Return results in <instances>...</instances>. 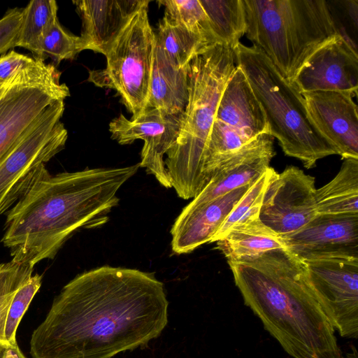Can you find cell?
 <instances>
[{
  "label": "cell",
  "instance_id": "cell-1",
  "mask_svg": "<svg viewBox=\"0 0 358 358\" xmlns=\"http://www.w3.org/2000/svg\"><path fill=\"white\" fill-rule=\"evenodd\" d=\"M164 284L153 273L102 266L62 289L34 330L31 358H111L146 346L168 322Z\"/></svg>",
  "mask_w": 358,
  "mask_h": 358
},
{
  "label": "cell",
  "instance_id": "cell-2",
  "mask_svg": "<svg viewBox=\"0 0 358 358\" xmlns=\"http://www.w3.org/2000/svg\"><path fill=\"white\" fill-rule=\"evenodd\" d=\"M140 164L50 175L46 169L7 212L1 242L12 261L34 266L53 259L78 229L107 222L117 192Z\"/></svg>",
  "mask_w": 358,
  "mask_h": 358
},
{
  "label": "cell",
  "instance_id": "cell-3",
  "mask_svg": "<svg viewBox=\"0 0 358 358\" xmlns=\"http://www.w3.org/2000/svg\"><path fill=\"white\" fill-rule=\"evenodd\" d=\"M245 305L293 358H340L335 329L312 290L304 262L286 249L228 262Z\"/></svg>",
  "mask_w": 358,
  "mask_h": 358
},
{
  "label": "cell",
  "instance_id": "cell-4",
  "mask_svg": "<svg viewBox=\"0 0 358 358\" xmlns=\"http://www.w3.org/2000/svg\"><path fill=\"white\" fill-rule=\"evenodd\" d=\"M235 64L234 50L218 43L197 54L187 65L188 103L177 138L164 159L171 188L183 199L199 193L202 154Z\"/></svg>",
  "mask_w": 358,
  "mask_h": 358
},
{
  "label": "cell",
  "instance_id": "cell-5",
  "mask_svg": "<svg viewBox=\"0 0 358 358\" xmlns=\"http://www.w3.org/2000/svg\"><path fill=\"white\" fill-rule=\"evenodd\" d=\"M247 38L292 83L309 57L338 36L326 0H242Z\"/></svg>",
  "mask_w": 358,
  "mask_h": 358
},
{
  "label": "cell",
  "instance_id": "cell-6",
  "mask_svg": "<svg viewBox=\"0 0 358 358\" xmlns=\"http://www.w3.org/2000/svg\"><path fill=\"white\" fill-rule=\"evenodd\" d=\"M234 52L236 66L245 73L264 112L268 134L286 155L310 169L319 159L338 155L313 123L301 93L259 48L240 42Z\"/></svg>",
  "mask_w": 358,
  "mask_h": 358
},
{
  "label": "cell",
  "instance_id": "cell-7",
  "mask_svg": "<svg viewBox=\"0 0 358 358\" xmlns=\"http://www.w3.org/2000/svg\"><path fill=\"white\" fill-rule=\"evenodd\" d=\"M148 1L130 19L105 55L104 69L90 71L88 81L115 90L132 114L141 115L147 105L155 34L149 22Z\"/></svg>",
  "mask_w": 358,
  "mask_h": 358
},
{
  "label": "cell",
  "instance_id": "cell-8",
  "mask_svg": "<svg viewBox=\"0 0 358 358\" xmlns=\"http://www.w3.org/2000/svg\"><path fill=\"white\" fill-rule=\"evenodd\" d=\"M53 64L36 62L0 85V161L41 122L52 103L70 96Z\"/></svg>",
  "mask_w": 358,
  "mask_h": 358
},
{
  "label": "cell",
  "instance_id": "cell-9",
  "mask_svg": "<svg viewBox=\"0 0 358 358\" xmlns=\"http://www.w3.org/2000/svg\"><path fill=\"white\" fill-rule=\"evenodd\" d=\"M64 101L48 106L38 125L0 161V215L8 211L46 170L66 145L68 132L61 119Z\"/></svg>",
  "mask_w": 358,
  "mask_h": 358
},
{
  "label": "cell",
  "instance_id": "cell-10",
  "mask_svg": "<svg viewBox=\"0 0 358 358\" xmlns=\"http://www.w3.org/2000/svg\"><path fill=\"white\" fill-rule=\"evenodd\" d=\"M310 286L329 321L345 338L358 337V259L304 262Z\"/></svg>",
  "mask_w": 358,
  "mask_h": 358
},
{
  "label": "cell",
  "instance_id": "cell-11",
  "mask_svg": "<svg viewBox=\"0 0 358 358\" xmlns=\"http://www.w3.org/2000/svg\"><path fill=\"white\" fill-rule=\"evenodd\" d=\"M315 178L294 166L276 171L264 192L259 220L278 235L303 227L317 213Z\"/></svg>",
  "mask_w": 358,
  "mask_h": 358
},
{
  "label": "cell",
  "instance_id": "cell-12",
  "mask_svg": "<svg viewBox=\"0 0 358 358\" xmlns=\"http://www.w3.org/2000/svg\"><path fill=\"white\" fill-rule=\"evenodd\" d=\"M182 115L150 109L134 120H128L120 114L109 123V131L111 138L121 145L143 140L140 167L145 168L147 173L154 176L162 186L171 188L164 156L177 138Z\"/></svg>",
  "mask_w": 358,
  "mask_h": 358
},
{
  "label": "cell",
  "instance_id": "cell-13",
  "mask_svg": "<svg viewBox=\"0 0 358 358\" xmlns=\"http://www.w3.org/2000/svg\"><path fill=\"white\" fill-rule=\"evenodd\" d=\"M280 237L285 248L303 262L358 259V214H317L301 229Z\"/></svg>",
  "mask_w": 358,
  "mask_h": 358
},
{
  "label": "cell",
  "instance_id": "cell-14",
  "mask_svg": "<svg viewBox=\"0 0 358 358\" xmlns=\"http://www.w3.org/2000/svg\"><path fill=\"white\" fill-rule=\"evenodd\" d=\"M275 155L273 137L263 134L222 159L213 168L203 190L186 206L196 207L256 181Z\"/></svg>",
  "mask_w": 358,
  "mask_h": 358
},
{
  "label": "cell",
  "instance_id": "cell-15",
  "mask_svg": "<svg viewBox=\"0 0 358 358\" xmlns=\"http://www.w3.org/2000/svg\"><path fill=\"white\" fill-rule=\"evenodd\" d=\"M301 93L345 91L358 94V53L339 36L319 48L292 82Z\"/></svg>",
  "mask_w": 358,
  "mask_h": 358
},
{
  "label": "cell",
  "instance_id": "cell-16",
  "mask_svg": "<svg viewBox=\"0 0 358 358\" xmlns=\"http://www.w3.org/2000/svg\"><path fill=\"white\" fill-rule=\"evenodd\" d=\"M308 115L342 159L358 158V108L354 94L345 91L301 93Z\"/></svg>",
  "mask_w": 358,
  "mask_h": 358
},
{
  "label": "cell",
  "instance_id": "cell-17",
  "mask_svg": "<svg viewBox=\"0 0 358 358\" xmlns=\"http://www.w3.org/2000/svg\"><path fill=\"white\" fill-rule=\"evenodd\" d=\"M252 184L236 188L202 205L185 206L171 229L172 250L178 255L189 253L210 243Z\"/></svg>",
  "mask_w": 358,
  "mask_h": 358
},
{
  "label": "cell",
  "instance_id": "cell-18",
  "mask_svg": "<svg viewBox=\"0 0 358 358\" xmlns=\"http://www.w3.org/2000/svg\"><path fill=\"white\" fill-rule=\"evenodd\" d=\"M148 0L73 1L82 21L83 50L106 55L131 17Z\"/></svg>",
  "mask_w": 358,
  "mask_h": 358
},
{
  "label": "cell",
  "instance_id": "cell-19",
  "mask_svg": "<svg viewBox=\"0 0 358 358\" xmlns=\"http://www.w3.org/2000/svg\"><path fill=\"white\" fill-rule=\"evenodd\" d=\"M215 120L250 141L268 134L264 112L245 73L237 66L223 90Z\"/></svg>",
  "mask_w": 358,
  "mask_h": 358
},
{
  "label": "cell",
  "instance_id": "cell-20",
  "mask_svg": "<svg viewBox=\"0 0 358 358\" xmlns=\"http://www.w3.org/2000/svg\"><path fill=\"white\" fill-rule=\"evenodd\" d=\"M188 99L187 66H175L155 38L149 94L144 111L159 109L169 114L182 115Z\"/></svg>",
  "mask_w": 358,
  "mask_h": 358
},
{
  "label": "cell",
  "instance_id": "cell-21",
  "mask_svg": "<svg viewBox=\"0 0 358 358\" xmlns=\"http://www.w3.org/2000/svg\"><path fill=\"white\" fill-rule=\"evenodd\" d=\"M216 242L228 262H242L269 250L285 249L281 237L259 220V214L233 225Z\"/></svg>",
  "mask_w": 358,
  "mask_h": 358
},
{
  "label": "cell",
  "instance_id": "cell-22",
  "mask_svg": "<svg viewBox=\"0 0 358 358\" xmlns=\"http://www.w3.org/2000/svg\"><path fill=\"white\" fill-rule=\"evenodd\" d=\"M340 171L316 189L317 214H358V158H343Z\"/></svg>",
  "mask_w": 358,
  "mask_h": 358
},
{
  "label": "cell",
  "instance_id": "cell-23",
  "mask_svg": "<svg viewBox=\"0 0 358 358\" xmlns=\"http://www.w3.org/2000/svg\"><path fill=\"white\" fill-rule=\"evenodd\" d=\"M214 36L219 43L234 50L245 32L242 0H199Z\"/></svg>",
  "mask_w": 358,
  "mask_h": 358
},
{
  "label": "cell",
  "instance_id": "cell-24",
  "mask_svg": "<svg viewBox=\"0 0 358 358\" xmlns=\"http://www.w3.org/2000/svg\"><path fill=\"white\" fill-rule=\"evenodd\" d=\"M58 6L55 0H32L22 8V20L15 47L29 50L36 60L42 61V38L55 20Z\"/></svg>",
  "mask_w": 358,
  "mask_h": 358
},
{
  "label": "cell",
  "instance_id": "cell-25",
  "mask_svg": "<svg viewBox=\"0 0 358 358\" xmlns=\"http://www.w3.org/2000/svg\"><path fill=\"white\" fill-rule=\"evenodd\" d=\"M155 34L169 59L178 68L186 67L197 54L210 46L200 36L166 15Z\"/></svg>",
  "mask_w": 358,
  "mask_h": 358
},
{
  "label": "cell",
  "instance_id": "cell-26",
  "mask_svg": "<svg viewBox=\"0 0 358 358\" xmlns=\"http://www.w3.org/2000/svg\"><path fill=\"white\" fill-rule=\"evenodd\" d=\"M164 15L200 36L208 45L219 42L212 31L208 16L199 0H159Z\"/></svg>",
  "mask_w": 358,
  "mask_h": 358
},
{
  "label": "cell",
  "instance_id": "cell-27",
  "mask_svg": "<svg viewBox=\"0 0 358 358\" xmlns=\"http://www.w3.org/2000/svg\"><path fill=\"white\" fill-rule=\"evenodd\" d=\"M34 266L10 261L0 264V358L10 345L5 336L8 311L17 289L33 275Z\"/></svg>",
  "mask_w": 358,
  "mask_h": 358
},
{
  "label": "cell",
  "instance_id": "cell-28",
  "mask_svg": "<svg viewBox=\"0 0 358 358\" xmlns=\"http://www.w3.org/2000/svg\"><path fill=\"white\" fill-rule=\"evenodd\" d=\"M275 171L269 167L256 181H255L240 199L213 236L210 243L221 239L226 232L236 223L257 215L259 213L263 196L266 188Z\"/></svg>",
  "mask_w": 358,
  "mask_h": 358
},
{
  "label": "cell",
  "instance_id": "cell-29",
  "mask_svg": "<svg viewBox=\"0 0 358 358\" xmlns=\"http://www.w3.org/2000/svg\"><path fill=\"white\" fill-rule=\"evenodd\" d=\"M83 50L80 37L67 32L58 18L45 31L41 43L42 61L49 57L55 66L62 60L73 59Z\"/></svg>",
  "mask_w": 358,
  "mask_h": 358
},
{
  "label": "cell",
  "instance_id": "cell-30",
  "mask_svg": "<svg viewBox=\"0 0 358 358\" xmlns=\"http://www.w3.org/2000/svg\"><path fill=\"white\" fill-rule=\"evenodd\" d=\"M336 34L358 53V0H326Z\"/></svg>",
  "mask_w": 358,
  "mask_h": 358
},
{
  "label": "cell",
  "instance_id": "cell-31",
  "mask_svg": "<svg viewBox=\"0 0 358 358\" xmlns=\"http://www.w3.org/2000/svg\"><path fill=\"white\" fill-rule=\"evenodd\" d=\"M41 282V275H32L15 294L8 311L5 326V336L10 345L17 343L16 333L19 324L34 296L39 290Z\"/></svg>",
  "mask_w": 358,
  "mask_h": 358
},
{
  "label": "cell",
  "instance_id": "cell-32",
  "mask_svg": "<svg viewBox=\"0 0 358 358\" xmlns=\"http://www.w3.org/2000/svg\"><path fill=\"white\" fill-rule=\"evenodd\" d=\"M22 14V8H13L0 19V57L15 47Z\"/></svg>",
  "mask_w": 358,
  "mask_h": 358
},
{
  "label": "cell",
  "instance_id": "cell-33",
  "mask_svg": "<svg viewBox=\"0 0 358 358\" xmlns=\"http://www.w3.org/2000/svg\"><path fill=\"white\" fill-rule=\"evenodd\" d=\"M34 57L20 54L14 50L0 57V83L4 82L15 73L36 62Z\"/></svg>",
  "mask_w": 358,
  "mask_h": 358
},
{
  "label": "cell",
  "instance_id": "cell-34",
  "mask_svg": "<svg viewBox=\"0 0 358 358\" xmlns=\"http://www.w3.org/2000/svg\"><path fill=\"white\" fill-rule=\"evenodd\" d=\"M3 358H27L22 352L17 343L9 345L5 350Z\"/></svg>",
  "mask_w": 358,
  "mask_h": 358
},
{
  "label": "cell",
  "instance_id": "cell-35",
  "mask_svg": "<svg viewBox=\"0 0 358 358\" xmlns=\"http://www.w3.org/2000/svg\"><path fill=\"white\" fill-rule=\"evenodd\" d=\"M340 358H358L357 350L353 348V352L347 353L345 356H341Z\"/></svg>",
  "mask_w": 358,
  "mask_h": 358
},
{
  "label": "cell",
  "instance_id": "cell-36",
  "mask_svg": "<svg viewBox=\"0 0 358 358\" xmlns=\"http://www.w3.org/2000/svg\"><path fill=\"white\" fill-rule=\"evenodd\" d=\"M0 85H1V83H0Z\"/></svg>",
  "mask_w": 358,
  "mask_h": 358
}]
</instances>
